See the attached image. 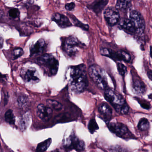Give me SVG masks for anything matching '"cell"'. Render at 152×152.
Returning <instances> with one entry per match:
<instances>
[{
  "mask_svg": "<svg viewBox=\"0 0 152 152\" xmlns=\"http://www.w3.org/2000/svg\"><path fill=\"white\" fill-rule=\"evenodd\" d=\"M69 78L70 87L73 92L80 93L84 92L88 84L86 66L80 64L71 67Z\"/></svg>",
  "mask_w": 152,
  "mask_h": 152,
  "instance_id": "cell-1",
  "label": "cell"
},
{
  "mask_svg": "<svg viewBox=\"0 0 152 152\" xmlns=\"http://www.w3.org/2000/svg\"><path fill=\"white\" fill-rule=\"evenodd\" d=\"M105 99L111 104L115 110L120 114L126 115L129 108L123 96L111 89H106L104 93Z\"/></svg>",
  "mask_w": 152,
  "mask_h": 152,
  "instance_id": "cell-2",
  "label": "cell"
},
{
  "mask_svg": "<svg viewBox=\"0 0 152 152\" xmlns=\"http://www.w3.org/2000/svg\"><path fill=\"white\" fill-rule=\"evenodd\" d=\"M37 61L42 68L45 73L49 76H55L58 73L59 62L52 54H43L37 58Z\"/></svg>",
  "mask_w": 152,
  "mask_h": 152,
  "instance_id": "cell-3",
  "label": "cell"
},
{
  "mask_svg": "<svg viewBox=\"0 0 152 152\" xmlns=\"http://www.w3.org/2000/svg\"><path fill=\"white\" fill-rule=\"evenodd\" d=\"M88 73L91 79L100 89L106 90L108 86L107 77L104 70L98 65L94 64L88 68Z\"/></svg>",
  "mask_w": 152,
  "mask_h": 152,
  "instance_id": "cell-4",
  "label": "cell"
},
{
  "mask_svg": "<svg viewBox=\"0 0 152 152\" xmlns=\"http://www.w3.org/2000/svg\"><path fill=\"white\" fill-rule=\"evenodd\" d=\"M108 127L111 132L120 138L125 140L135 139V136L130 132L127 127L119 122L109 123Z\"/></svg>",
  "mask_w": 152,
  "mask_h": 152,
  "instance_id": "cell-5",
  "label": "cell"
},
{
  "mask_svg": "<svg viewBox=\"0 0 152 152\" xmlns=\"http://www.w3.org/2000/svg\"><path fill=\"white\" fill-rule=\"evenodd\" d=\"M83 45L75 37L73 36L66 37L62 43V49L70 57L75 56L78 52L79 49L81 48Z\"/></svg>",
  "mask_w": 152,
  "mask_h": 152,
  "instance_id": "cell-6",
  "label": "cell"
},
{
  "mask_svg": "<svg viewBox=\"0 0 152 152\" xmlns=\"http://www.w3.org/2000/svg\"><path fill=\"white\" fill-rule=\"evenodd\" d=\"M100 53L103 56L109 57L115 61H124L128 62L131 59L130 55L124 51L115 52L108 48H102L101 49Z\"/></svg>",
  "mask_w": 152,
  "mask_h": 152,
  "instance_id": "cell-7",
  "label": "cell"
},
{
  "mask_svg": "<svg viewBox=\"0 0 152 152\" xmlns=\"http://www.w3.org/2000/svg\"><path fill=\"white\" fill-rule=\"evenodd\" d=\"M129 20L133 23L136 33L142 34L145 29V21L142 14L137 10L130 12Z\"/></svg>",
  "mask_w": 152,
  "mask_h": 152,
  "instance_id": "cell-8",
  "label": "cell"
},
{
  "mask_svg": "<svg viewBox=\"0 0 152 152\" xmlns=\"http://www.w3.org/2000/svg\"><path fill=\"white\" fill-rule=\"evenodd\" d=\"M20 76L25 82L34 84L40 81V77L36 69L34 68H24L21 69Z\"/></svg>",
  "mask_w": 152,
  "mask_h": 152,
  "instance_id": "cell-9",
  "label": "cell"
},
{
  "mask_svg": "<svg viewBox=\"0 0 152 152\" xmlns=\"http://www.w3.org/2000/svg\"><path fill=\"white\" fill-rule=\"evenodd\" d=\"M104 19L110 26H113L120 21V14L118 10L113 7L106 8L104 12Z\"/></svg>",
  "mask_w": 152,
  "mask_h": 152,
  "instance_id": "cell-10",
  "label": "cell"
},
{
  "mask_svg": "<svg viewBox=\"0 0 152 152\" xmlns=\"http://www.w3.org/2000/svg\"><path fill=\"white\" fill-rule=\"evenodd\" d=\"M65 148L68 150H75L77 152H81L85 149V144L84 141L75 136L72 135L67 140Z\"/></svg>",
  "mask_w": 152,
  "mask_h": 152,
  "instance_id": "cell-11",
  "label": "cell"
},
{
  "mask_svg": "<svg viewBox=\"0 0 152 152\" xmlns=\"http://www.w3.org/2000/svg\"><path fill=\"white\" fill-rule=\"evenodd\" d=\"M53 113L52 109L43 104H39L37 108V116L39 118L45 122H47L50 119Z\"/></svg>",
  "mask_w": 152,
  "mask_h": 152,
  "instance_id": "cell-12",
  "label": "cell"
},
{
  "mask_svg": "<svg viewBox=\"0 0 152 152\" xmlns=\"http://www.w3.org/2000/svg\"><path fill=\"white\" fill-rule=\"evenodd\" d=\"M52 19L61 28H66L71 26L72 25L68 18L62 14L55 13L53 15Z\"/></svg>",
  "mask_w": 152,
  "mask_h": 152,
  "instance_id": "cell-13",
  "label": "cell"
},
{
  "mask_svg": "<svg viewBox=\"0 0 152 152\" xmlns=\"http://www.w3.org/2000/svg\"><path fill=\"white\" fill-rule=\"evenodd\" d=\"M46 47V43L44 39H40L30 47V56H35L42 53Z\"/></svg>",
  "mask_w": 152,
  "mask_h": 152,
  "instance_id": "cell-14",
  "label": "cell"
},
{
  "mask_svg": "<svg viewBox=\"0 0 152 152\" xmlns=\"http://www.w3.org/2000/svg\"><path fill=\"white\" fill-rule=\"evenodd\" d=\"M133 92L138 95H143L146 93V87L140 79H135L133 81Z\"/></svg>",
  "mask_w": 152,
  "mask_h": 152,
  "instance_id": "cell-15",
  "label": "cell"
},
{
  "mask_svg": "<svg viewBox=\"0 0 152 152\" xmlns=\"http://www.w3.org/2000/svg\"><path fill=\"white\" fill-rule=\"evenodd\" d=\"M98 111L105 120H110L112 116V110L107 104H101L98 107Z\"/></svg>",
  "mask_w": 152,
  "mask_h": 152,
  "instance_id": "cell-16",
  "label": "cell"
},
{
  "mask_svg": "<svg viewBox=\"0 0 152 152\" xmlns=\"http://www.w3.org/2000/svg\"><path fill=\"white\" fill-rule=\"evenodd\" d=\"M31 120V115L29 112H26L21 117L19 122V127L22 131H25L29 126Z\"/></svg>",
  "mask_w": 152,
  "mask_h": 152,
  "instance_id": "cell-17",
  "label": "cell"
},
{
  "mask_svg": "<svg viewBox=\"0 0 152 152\" xmlns=\"http://www.w3.org/2000/svg\"><path fill=\"white\" fill-rule=\"evenodd\" d=\"M120 26L127 33L133 34L136 33L134 27L129 19H124L120 22Z\"/></svg>",
  "mask_w": 152,
  "mask_h": 152,
  "instance_id": "cell-18",
  "label": "cell"
},
{
  "mask_svg": "<svg viewBox=\"0 0 152 152\" xmlns=\"http://www.w3.org/2000/svg\"><path fill=\"white\" fill-rule=\"evenodd\" d=\"M150 123L149 120L145 118H142L139 120L137 125V128L141 131H145L149 130L150 128Z\"/></svg>",
  "mask_w": 152,
  "mask_h": 152,
  "instance_id": "cell-19",
  "label": "cell"
},
{
  "mask_svg": "<svg viewBox=\"0 0 152 152\" xmlns=\"http://www.w3.org/2000/svg\"><path fill=\"white\" fill-rule=\"evenodd\" d=\"M52 143V139L50 138L39 143L37 147V152H45L50 147Z\"/></svg>",
  "mask_w": 152,
  "mask_h": 152,
  "instance_id": "cell-20",
  "label": "cell"
},
{
  "mask_svg": "<svg viewBox=\"0 0 152 152\" xmlns=\"http://www.w3.org/2000/svg\"><path fill=\"white\" fill-rule=\"evenodd\" d=\"M131 6V1H118L115 8L118 10H128Z\"/></svg>",
  "mask_w": 152,
  "mask_h": 152,
  "instance_id": "cell-21",
  "label": "cell"
},
{
  "mask_svg": "<svg viewBox=\"0 0 152 152\" xmlns=\"http://www.w3.org/2000/svg\"><path fill=\"white\" fill-rule=\"evenodd\" d=\"M46 103L48 105V107L55 110L60 111L63 108V105L60 103L55 100L48 99L46 100Z\"/></svg>",
  "mask_w": 152,
  "mask_h": 152,
  "instance_id": "cell-22",
  "label": "cell"
},
{
  "mask_svg": "<svg viewBox=\"0 0 152 152\" xmlns=\"http://www.w3.org/2000/svg\"><path fill=\"white\" fill-rule=\"evenodd\" d=\"M108 2L107 1H96V3H94L93 4L92 8L93 9L94 11L96 12V13H98V12L102 11V10L104 8L105 5L107 4Z\"/></svg>",
  "mask_w": 152,
  "mask_h": 152,
  "instance_id": "cell-23",
  "label": "cell"
},
{
  "mask_svg": "<svg viewBox=\"0 0 152 152\" xmlns=\"http://www.w3.org/2000/svg\"><path fill=\"white\" fill-rule=\"evenodd\" d=\"M4 119L5 121L10 125H14L15 124V116L12 110L9 109L4 114Z\"/></svg>",
  "mask_w": 152,
  "mask_h": 152,
  "instance_id": "cell-24",
  "label": "cell"
},
{
  "mask_svg": "<svg viewBox=\"0 0 152 152\" xmlns=\"http://www.w3.org/2000/svg\"><path fill=\"white\" fill-rule=\"evenodd\" d=\"M69 14V15H68L70 17L71 19L73 21V22H74V24L75 25V26H77L80 27L85 29V30H88V28H89L88 25H86V24H83L82 22L79 21L77 19L75 16L72 15H70V14Z\"/></svg>",
  "mask_w": 152,
  "mask_h": 152,
  "instance_id": "cell-25",
  "label": "cell"
},
{
  "mask_svg": "<svg viewBox=\"0 0 152 152\" xmlns=\"http://www.w3.org/2000/svg\"><path fill=\"white\" fill-rule=\"evenodd\" d=\"M17 102L20 107L24 108L27 106L28 103V99L25 95H20L17 99Z\"/></svg>",
  "mask_w": 152,
  "mask_h": 152,
  "instance_id": "cell-26",
  "label": "cell"
},
{
  "mask_svg": "<svg viewBox=\"0 0 152 152\" xmlns=\"http://www.w3.org/2000/svg\"><path fill=\"white\" fill-rule=\"evenodd\" d=\"M24 51L20 47H17L12 51V59L15 60L18 59L24 54Z\"/></svg>",
  "mask_w": 152,
  "mask_h": 152,
  "instance_id": "cell-27",
  "label": "cell"
},
{
  "mask_svg": "<svg viewBox=\"0 0 152 152\" xmlns=\"http://www.w3.org/2000/svg\"><path fill=\"white\" fill-rule=\"evenodd\" d=\"M98 126L96 121L94 119H92L89 121L88 124V129L89 132L91 134H94L96 131L98 129Z\"/></svg>",
  "mask_w": 152,
  "mask_h": 152,
  "instance_id": "cell-28",
  "label": "cell"
},
{
  "mask_svg": "<svg viewBox=\"0 0 152 152\" xmlns=\"http://www.w3.org/2000/svg\"><path fill=\"white\" fill-rule=\"evenodd\" d=\"M9 16L13 19L18 18H19L20 12L17 8H12L8 12Z\"/></svg>",
  "mask_w": 152,
  "mask_h": 152,
  "instance_id": "cell-29",
  "label": "cell"
},
{
  "mask_svg": "<svg viewBox=\"0 0 152 152\" xmlns=\"http://www.w3.org/2000/svg\"><path fill=\"white\" fill-rule=\"evenodd\" d=\"M117 68L119 73L121 76H124L127 73V68L122 63H118L117 64Z\"/></svg>",
  "mask_w": 152,
  "mask_h": 152,
  "instance_id": "cell-30",
  "label": "cell"
},
{
  "mask_svg": "<svg viewBox=\"0 0 152 152\" xmlns=\"http://www.w3.org/2000/svg\"><path fill=\"white\" fill-rule=\"evenodd\" d=\"M137 101L143 109L146 110H149L151 109V104H150V103L148 102L147 101L140 100L139 99H137Z\"/></svg>",
  "mask_w": 152,
  "mask_h": 152,
  "instance_id": "cell-31",
  "label": "cell"
},
{
  "mask_svg": "<svg viewBox=\"0 0 152 152\" xmlns=\"http://www.w3.org/2000/svg\"><path fill=\"white\" fill-rule=\"evenodd\" d=\"M75 7V4L74 2L67 3L65 5V8L68 11H72L74 10Z\"/></svg>",
  "mask_w": 152,
  "mask_h": 152,
  "instance_id": "cell-32",
  "label": "cell"
},
{
  "mask_svg": "<svg viewBox=\"0 0 152 152\" xmlns=\"http://www.w3.org/2000/svg\"><path fill=\"white\" fill-rule=\"evenodd\" d=\"M7 80V75H3L0 72V84H3Z\"/></svg>",
  "mask_w": 152,
  "mask_h": 152,
  "instance_id": "cell-33",
  "label": "cell"
},
{
  "mask_svg": "<svg viewBox=\"0 0 152 152\" xmlns=\"http://www.w3.org/2000/svg\"><path fill=\"white\" fill-rule=\"evenodd\" d=\"M4 45V39L1 37L0 36V49L2 48Z\"/></svg>",
  "mask_w": 152,
  "mask_h": 152,
  "instance_id": "cell-34",
  "label": "cell"
},
{
  "mask_svg": "<svg viewBox=\"0 0 152 152\" xmlns=\"http://www.w3.org/2000/svg\"><path fill=\"white\" fill-rule=\"evenodd\" d=\"M147 76L151 80H152V70H149L147 72Z\"/></svg>",
  "mask_w": 152,
  "mask_h": 152,
  "instance_id": "cell-35",
  "label": "cell"
},
{
  "mask_svg": "<svg viewBox=\"0 0 152 152\" xmlns=\"http://www.w3.org/2000/svg\"><path fill=\"white\" fill-rule=\"evenodd\" d=\"M8 94H6L5 95H4V104H7V102H8Z\"/></svg>",
  "mask_w": 152,
  "mask_h": 152,
  "instance_id": "cell-36",
  "label": "cell"
},
{
  "mask_svg": "<svg viewBox=\"0 0 152 152\" xmlns=\"http://www.w3.org/2000/svg\"><path fill=\"white\" fill-rule=\"evenodd\" d=\"M4 15V12L2 10H0V21H1V20L2 18Z\"/></svg>",
  "mask_w": 152,
  "mask_h": 152,
  "instance_id": "cell-37",
  "label": "cell"
},
{
  "mask_svg": "<svg viewBox=\"0 0 152 152\" xmlns=\"http://www.w3.org/2000/svg\"><path fill=\"white\" fill-rule=\"evenodd\" d=\"M151 55L152 58V46L151 47Z\"/></svg>",
  "mask_w": 152,
  "mask_h": 152,
  "instance_id": "cell-38",
  "label": "cell"
},
{
  "mask_svg": "<svg viewBox=\"0 0 152 152\" xmlns=\"http://www.w3.org/2000/svg\"><path fill=\"white\" fill-rule=\"evenodd\" d=\"M51 152H59V151H58V150H54V151H52Z\"/></svg>",
  "mask_w": 152,
  "mask_h": 152,
  "instance_id": "cell-39",
  "label": "cell"
}]
</instances>
